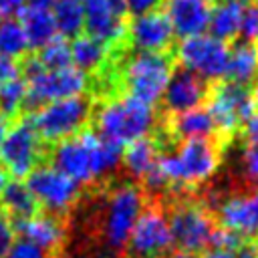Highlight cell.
<instances>
[{
  "mask_svg": "<svg viewBox=\"0 0 258 258\" xmlns=\"http://www.w3.org/2000/svg\"><path fill=\"white\" fill-rule=\"evenodd\" d=\"M18 77H20V64L12 58L0 56V85L8 83V81H14Z\"/></svg>",
  "mask_w": 258,
  "mask_h": 258,
  "instance_id": "37",
  "label": "cell"
},
{
  "mask_svg": "<svg viewBox=\"0 0 258 258\" xmlns=\"http://www.w3.org/2000/svg\"><path fill=\"white\" fill-rule=\"evenodd\" d=\"M143 210H145V196L141 187L129 181L113 185L103 206L101 228H103L105 242L115 250L125 248L131 236V230Z\"/></svg>",
  "mask_w": 258,
  "mask_h": 258,
  "instance_id": "7",
  "label": "cell"
},
{
  "mask_svg": "<svg viewBox=\"0 0 258 258\" xmlns=\"http://www.w3.org/2000/svg\"><path fill=\"white\" fill-rule=\"evenodd\" d=\"M30 44L16 16H0V56L20 58L28 52Z\"/></svg>",
  "mask_w": 258,
  "mask_h": 258,
  "instance_id": "28",
  "label": "cell"
},
{
  "mask_svg": "<svg viewBox=\"0 0 258 258\" xmlns=\"http://www.w3.org/2000/svg\"><path fill=\"white\" fill-rule=\"evenodd\" d=\"M50 163L77 185H91L117 171L121 165V147L103 139L97 131L83 129L52 145Z\"/></svg>",
  "mask_w": 258,
  "mask_h": 258,
  "instance_id": "1",
  "label": "cell"
},
{
  "mask_svg": "<svg viewBox=\"0 0 258 258\" xmlns=\"http://www.w3.org/2000/svg\"><path fill=\"white\" fill-rule=\"evenodd\" d=\"M242 133H244L246 145L258 143V111H254V113L242 123Z\"/></svg>",
  "mask_w": 258,
  "mask_h": 258,
  "instance_id": "38",
  "label": "cell"
},
{
  "mask_svg": "<svg viewBox=\"0 0 258 258\" xmlns=\"http://www.w3.org/2000/svg\"><path fill=\"white\" fill-rule=\"evenodd\" d=\"M14 226H16V234H20V240L34 244L36 248L48 254L60 248V244L67 238V228L62 220L46 212H36L24 220H18Z\"/></svg>",
  "mask_w": 258,
  "mask_h": 258,
  "instance_id": "18",
  "label": "cell"
},
{
  "mask_svg": "<svg viewBox=\"0 0 258 258\" xmlns=\"http://www.w3.org/2000/svg\"><path fill=\"white\" fill-rule=\"evenodd\" d=\"M161 258H198V254H191V252H183V250H169L167 254H163Z\"/></svg>",
  "mask_w": 258,
  "mask_h": 258,
  "instance_id": "42",
  "label": "cell"
},
{
  "mask_svg": "<svg viewBox=\"0 0 258 258\" xmlns=\"http://www.w3.org/2000/svg\"><path fill=\"white\" fill-rule=\"evenodd\" d=\"M8 179H10V177H8V173H6V171H4L2 167H0V194H2V189L6 187V183H8Z\"/></svg>",
  "mask_w": 258,
  "mask_h": 258,
  "instance_id": "46",
  "label": "cell"
},
{
  "mask_svg": "<svg viewBox=\"0 0 258 258\" xmlns=\"http://www.w3.org/2000/svg\"><path fill=\"white\" fill-rule=\"evenodd\" d=\"M28 0H0V16H14L18 14Z\"/></svg>",
  "mask_w": 258,
  "mask_h": 258,
  "instance_id": "39",
  "label": "cell"
},
{
  "mask_svg": "<svg viewBox=\"0 0 258 258\" xmlns=\"http://www.w3.org/2000/svg\"><path fill=\"white\" fill-rule=\"evenodd\" d=\"M157 157H159V147L151 137L137 139L125 145V149H121V165L131 177L137 179H143L155 167Z\"/></svg>",
  "mask_w": 258,
  "mask_h": 258,
  "instance_id": "22",
  "label": "cell"
},
{
  "mask_svg": "<svg viewBox=\"0 0 258 258\" xmlns=\"http://www.w3.org/2000/svg\"><path fill=\"white\" fill-rule=\"evenodd\" d=\"M206 109L212 115L216 131L222 133H234L256 111L250 91L232 81H220L214 87Z\"/></svg>",
  "mask_w": 258,
  "mask_h": 258,
  "instance_id": "12",
  "label": "cell"
},
{
  "mask_svg": "<svg viewBox=\"0 0 258 258\" xmlns=\"http://www.w3.org/2000/svg\"><path fill=\"white\" fill-rule=\"evenodd\" d=\"M202 2H206V4H210V2H214V0H202Z\"/></svg>",
  "mask_w": 258,
  "mask_h": 258,
  "instance_id": "48",
  "label": "cell"
},
{
  "mask_svg": "<svg viewBox=\"0 0 258 258\" xmlns=\"http://www.w3.org/2000/svg\"><path fill=\"white\" fill-rule=\"evenodd\" d=\"M16 236L18 234H16L14 220H10L6 214H0V258H4L10 252V248L18 240Z\"/></svg>",
  "mask_w": 258,
  "mask_h": 258,
  "instance_id": "33",
  "label": "cell"
},
{
  "mask_svg": "<svg viewBox=\"0 0 258 258\" xmlns=\"http://www.w3.org/2000/svg\"><path fill=\"white\" fill-rule=\"evenodd\" d=\"M56 2H58V0H28V4H30V6H38V8H48V10H50V8H52V6L56 4Z\"/></svg>",
  "mask_w": 258,
  "mask_h": 258,
  "instance_id": "43",
  "label": "cell"
},
{
  "mask_svg": "<svg viewBox=\"0 0 258 258\" xmlns=\"http://www.w3.org/2000/svg\"><path fill=\"white\" fill-rule=\"evenodd\" d=\"M24 181L36 206L52 216L67 214L81 196V185H77L71 177L58 171L52 163H40Z\"/></svg>",
  "mask_w": 258,
  "mask_h": 258,
  "instance_id": "10",
  "label": "cell"
},
{
  "mask_svg": "<svg viewBox=\"0 0 258 258\" xmlns=\"http://www.w3.org/2000/svg\"><path fill=\"white\" fill-rule=\"evenodd\" d=\"M220 161V147L212 139H187L175 149L159 153L155 167L167 185L196 187L216 175Z\"/></svg>",
  "mask_w": 258,
  "mask_h": 258,
  "instance_id": "3",
  "label": "cell"
},
{
  "mask_svg": "<svg viewBox=\"0 0 258 258\" xmlns=\"http://www.w3.org/2000/svg\"><path fill=\"white\" fill-rule=\"evenodd\" d=\"M121 2L125 6V12H129L131 16H137V14H145V12L157 10V6L163 0H121Z\"/></svg>",
  "mask_w": 258,
  "mask_h": 258,
  "instance_id": "36",
  "label": "cell"
},
{
  "mask_svg": "<svg viewBox=\"0 0 258 258\" xmlns=\"http://www.w3.org/2000/svg\"><path fill=\"white\" fill-rule=\"evenodd\" d=\"M173 38V30L161 10L131 16L127 22V40L137 52H165Z\"/></svg>",
  "mask_w": 258,
  "mask_h": 258,
  "instance_id": "15",
  "label": "cell"
},
{
  "mask_svg": "<svg viewBox=\"0 0 258 258\" xmlns=\"http://www.w3.org/2000/svg\"><path fill=\"white\" fill-rule=\"evenodd\" d=\"M0 206L6 210V216L12 220H24L36 214V202L24 179H8L6 187L0 194Z\"/></svg>",
  "mask_w": 258,
  "mask_h": 258,
  "instance_id": "26",
  "label": "cell"
},
{
  "mask_svg": "<svg viewBox=\"0 0 258 258\" xmlns=\"http://www.w3.org/2000/svg\"><path fill=\"white\" fill-rule=\"evenodd\" d=\"M87 34L113 48L127 38V18L121 0H83Z\"/></svg>",
  "mask_w": 258,
  "mask_h": 258,
  "instance_id": "14",
  "label": "cell"
},
{
  "mask_svg": "<svg viewBox=\"0 0 258 258\" xmlns=\"http://www.w3.org/2000/svg\"><path fill=\"white\" fill-rule=\"evenodd\" d=\"M69 44H71V64L83 71L85 75L99 73L109 62L111 48L89 34H79Z\"/></svg>",
  "mask_w": 258,
  "mask_h": 258,
  "instance_id": "20",
  "label": "cell"
},
{
  "mask_svg": "<svg viewBox=\"0 0 258 258\" xmlns=\"http://www.w3.org/2000/svg\"><path fill=\"white\" fill-rule=\"evenodd\" d=\"M97 258H107V256H97Z\"/></svg>",
  "mask_w": 258,
  "mask_h": 258,
  "instance_id": "49",
  "label": "cell"
},
{
  "mask_svg": "<svg viewBox=\"0 0 258 258\" xmlns=\"http://www.w3.org/2000/svg\"><path fill=\"white\" fill-rule=\"evenodd\" d=\"M169 129L181 141H187V139H212V135L216 133V125H214L212 115L208 113L206 107H194V109H187V111L171 115Z\"/></svg>",
  "mask_w": 258,
  "mask_h": 258,
  "instance_id": "21",
  "label": "cell"
},
{
  "mask_svg": "<svg viewBox=\"0 0 258 258\" xmlns=\"http://www.w3.org/2000/svg\"><path fill=\"white\" fill-rule=\"evenodd\" d=\"M167 222L177 250L198 254L210 248V238L216 224L210 210L204 208L202 204H194V202L177 204L167 214Z\"/></svg>",
  "mask_w": 258,
  "mask_h": 258,
  "instance_id": "11",
  "label": "cell"
},
{
  "mask_svg": "<svg viewBox=\"0 0 258 258\" xmlns=\"http://www.w3.org/2000/svg\"><path fill=\"white\" fill-rule=\"evenodd\" d=\"M230 46L212 34H196L181 38L175 46V58L181 69L198 75L202 81H222L226 77Z\"/></svg>",
  "mask_w": 258,
  "mask_h": 258,
  "instance_id": "9",
  "label": "cell"
},
{
  "mask_svg": "<svg viewBox=\"0 0 258 258\" xmlns=\"http://www.w3.org/2000/svg\"><path fill=\"white\" fill-rule=\"evenodd\" d=\"M26 105V83L22 77L0 85V115L14 117Z\"/></svg>",
  "mask_w": 258,
  "mask_h": 258,
  "instance_id": "29",
  "label": "cell"
},
{
  "mask_svg": "<svg viewBox=\"0 0 258 258\" xmlns=\"http://www.w3.org/2000/svg\"><path fill=\"white\" fill-rule=\"evenodd\" d=\"M210 248L224 250V252H238V248H242V240L234 232H230L222 226H216L212 232V238H210Z\"/></svg>",
  "mask_w": 258,
  "mask_h": 258,
  "instance_id": "32",
  "label": "cell"
},
{
  "mask_svg": "<svg viewBox=\"0 0 258 258\" xmlns=\"http://www.w3.org/2000/svg\"><path fill=\"white\" fill-rule=\"evenodd\" d=\"M163 14L179 40L208 32L210 4L202 0H165Z\"/></svg>",
  "mask_w": 258,
  "mask_h": 258,
  "instance_id": "19",
  "label": "cell"
},
{
  "mask_svg": "<svg viewBox=\"0 0 258 258\" xmlns=\"http://www.w3.org/2000/svg\"><path fill=\"white\" fill-rule=\"evenodd\" d=\"M6 129H8V123H6V117L0 115V145H2V139L6 135Z\"/></svg>",
  "mask_w": 258,
  "mask_h": 258,
  "instance_id": "45",
  "label": "cell"
},
{
  "mask_svg": "<svg viewBox=\"0 0 258 258\" xmlns=\"http://www.w3.org/2000/svg\"><path fill=\"white\" fill-rule=\"evenodd\" d=\"M42 139L30 121H16L8 125L0 145V167L12 179H26L42 159Z\"/></svg>",
  "mask_w": 258,
  "mask_h": 258,
  "instance_id": "8",
  "label": "cell"
},
{
  "mask_svg": "<svg viewBox=\"0 0 258 258\" xmlns=\"http://www.w3.org/2000/svg\"><path fill=\"white\" fill-rule=\"evenodd\" d=\"M206 97H208V83L202 81L198 75L179 67V69H173L165 85L161 103L165 111L175 115V113H181L194 107H202Z\"/></svg>",
  "mask_w": 258,
  "mask_h": 258,
  "instance_id": "17",
  "label": "cell"
},
{
  "mask_svg": "<svg viewBox=\"0 0 258 258\" xmlns=\"http://www.w3.org/2000/svg\"><path fill=\"white\" fill-rule=\"evenodd\" d=\"M20 24L22 30L28 38L30 48H40L46 42H50L56 34L54 28V20H52V12L48 8H38V6H24L20 10Z\"/></svg>",
  "mask_w": 258,
  "mask_h": 258,
  "instance_id": "23",
  "label": "cell"
},
{
  "mask_svg": "<svg viewBox=\"0 0 258 258\" xmlns=\"http://www.w3.org/2000/svg\"><path fill=\"white\" fill-rule=\"evenodd\" d=\"M228 2H234V4H238V6H242V8H246V6L254 4L256 0H228Z\"/></svg>",
  "mask_w": 258,
  "mask_h": 258,
  "instance_id": "47",
  "label": "cell"
},
{
  "mask_svg": "<svg viewBox=\"0 0 258 258\" xmlns=\"http://www.w3.org/2000/svg\"><path fill=\"white\" fill-rule=\"evenodd\" d=\"M4 258H50V254L44 252V250H40V248H36V246L30 244V242L18 238V240L14 242V246L10 248V252H8Z\"/></svg>",
  "mask_w": 258,
  "mask_h": 258,
  "instance_id": "34",
  "label": "cell"
},
{
  "mask_svg": "<svg viewBox=\"0 0 258 258\" xmlns=\"http://www.w3.org/2000/svg\"><path fill=\"white\" fill-rule=\"evenodd\" d=\"M171 73L173 62L165 52L133 50L121 64V83L127 95L147 105H155L161 101Z\"/></svg>",
  "mask_w": 258,
  "mask_h": 258,
  "instance_id": "5",
  "label": "cell"
},
{
  "mask_svg": "<svg viewBox=\"0 0 258 258\" xmlns=\"http://www.w3.org/2000/svg\"><path fill=\"white\" fill-rule=\"evenodd\" d=\"M202 258H238V256H236V252H224V250H212V248H208Z\"/></svg>",
  "mask_w": 258,
  "mask_h": 258,
  "instance_id": "40",
  "label": "cell"
},
{
  "mask_svg": "<svg viewBox=\"0 0 258 258\" xmlns=\"http://www.w3.org/2000/svg\"><path fill=\"white\" fill-rule=\"evenodd\" d=\"M250 97H252L254 109L258 111V75H256V77H254V81H252V91H250Z\"/></svg>",
  "mask_w": 258,
  "mask_h": 258,
  "instance_id": "44",
  "label": "cell"
},
{
  "mask_svg": "<svg viewBox=\"0 0 258 258\" xmlns=\"http://www.w3.org/2000/svg\"><path fill=\"white\" fill-rule=\"evenodd\" d=\"M218 220L240 240H258V191L224 198L218 204Z\"/></svg>",
  "mask_w": 258,
  "mask_h": 258,
  "instance_id": "16",
  "label": "cell"
},
{
  "mask_svg": "<svg viewBox=\"0 0 258 258\" xmlns=\"http://www.w3.org/2000/svg\"><path fill=\"white\" fill-rule=\"evenodd\" d=\"M242 167L248 179L258 181V143L246 145L242 151Z\"/></svg>",
  "mask_w": 258,
  "mask_h": 258,
  "instance_id": "35",
  "label": "cell"
},
{
  "mask_svg": "<svg viewBox=\"0 0 258 258\" xmlns=\"http://www.w3.org/2000/svg\"><path fill=\"white\" fill-rule=\"evenodd\" d=\"M256 75H258V48H256V44L240 42L234 48H230L228 67H226L228 81L246 87V83H252Z\"/></svg>",
  "mask_w": 258,
  "mask_h": 258,
  "instance_id": "25",
  "label": "cell"
},
{
  "mask_svg": "<svg viewBox=\"0 0 258 258\" xmlns=\"http://www.w3.org/2000/svg\"><path fill=\"white\" fill-rule=\"evenodd\" d=\"M95 131L119 145L121 149L137 139L149 137L157 125V113L153 105H147L127 93L105 97L93 107Z\"/></svg>",
  "mask_w": 258,
  "mask_h": 258,
  "instance_id": "2",
  "label": "cell"
},
{
  "mask_svg": "<svg viewBox=\"0 0 258 258\" xmlns=\"http://www.w3.org/2000/svg\"><path fill=\"white\" fill-rule=\"evenodd\" d=\"M238 258H258V248L256 246H242L240 252H236Z\"/></svg>",
  "mask_w": 258,
  "mask_h": 258,
  "instance_id": "41",
  "label": "cell"
},
{
  "mask_svg": "<svg viewBox=\"0 0 258 258\" xmlns=\"http://www.w3.org/2000/svg\"><path fill=\"white\" fill-rule=\"evenodd\" d=\"M93 119V101L83 97L56 99L36 107L30 117V125L42 141L58 143L81 133L87 123Z\"/></svg>",
  "mask_w": 258,
  "mask_h": 258,
  "instance_id": "6",
  "label": "cell"
},
{
  "mask_svg": "<svg viewBox=\"0 0 258 258\" xmlns=\"http://www.w3.org/2000/svg\"><path fill=\"white\" fill-rule=\"evenodd\" d=\"M26 83V105L40 107L44 103L69 97H83L91 87L89 75L69 64L64 69L48 71L36 58H30L22 67Z\"/></svg>",
  "mask_w": 258,
  "mask_h": 258,
  "instance_id": "4",
  "label": "cell"
},
{
  "mask_svg": "<svg viewBox=\"0 0 258 258\" xmlns=\"http://www.w3.org/2000/svg\"><path fill=\"white\" fill-rule=\"evenodd\" d=\"M52 20L56 34L62 38H75L83 34L85 28V8L83 0H58L52 8Z\"/></svg>",
  "mask_w": 258,
  "mask_h": 258,
  "instance_id": "27",
  "label": "cell"
},
{
  "mask_svg": "<svg viewBox=\"0 0 258 258\" xmlns=\"http://www.w3.org/2000/svg\"><path fill=\"white\" fill-rule=\"evenodd\" d=\"M173 246L167 214L159 206L145 208L135 222L127 248L135 258H161Z\"/></svg>",
  "mask_w": 258,
  "mask_h": 258,
  "instance_id": "13",
  "label": "cell"
},
{
  "mask_svg": "<svg viewBox=\"0 0 258 258\" xmlns=\"http://www.w3.org/2000/svg\"><path fill=\"white\" fill-rule=\"evenodd\" d=\"M242 12H244L242 6L228 2V0H220L214 8H210L208 34H212L214 38L224 40V42H228L230 38H236L240 32Z\"/></svg>",
  "mask_w": 258,
  "mask_h": 258,
  "instance_id": "24",
  "label": "cell"
},
{
  "mask_svg": "<svg viewBox=\"0 0 258 258\" xmlns=\"http://www.w3.org/2000/svg\"><path fill=\"white\" fill-rule=\"evenodd\" d=\"M36 60L48 71L69 67L71 64V44H69V40L62 38V36H54L50 42H46L44 46L38 48Z\"/></svg>",
  "mask_w": 258,
  "mask_h": 258,
  "instance_id": "30",
  "label": "cell"
},
{
  "mask_svg": "<svg viewBox=\"0 0 258 258\" xmlns=\"http://www.w3.org/2000/svg\"><path fill=\"white\" fill-rule=\"evenodd\" d=\"M240 38L242 42H250L254 44L258 40V2L250 4L244 8L242 12V20H240Z\"/></svg>",
  "mask_w": 258,
  "mask_h": 258,
  "instance_id": "31",
  "label": "cell"
}]
</instances>
